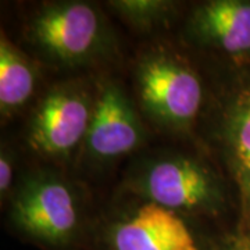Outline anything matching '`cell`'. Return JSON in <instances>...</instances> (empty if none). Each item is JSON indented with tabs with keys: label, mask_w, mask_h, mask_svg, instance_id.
<instances>
[{
	"label": "cell",
	"mask_w": 250,
	"mask_h": 250,
	"mask_svg": "<svg viewBox=\"0 0 250 250\" xmlns=\"http://www.w3.org/2000/svg\"><path fill=\"white\" fill-rule=\"evenodd\" d=\"M202 31L228 53L250 50V4L218 0L207 3L199 14Z\"/></svg>",
	"instance_id": "8"
},
{
	"label": "cell",
	"mask_w": 250,
	"mask_h": 250,
	"mask_svg": "<svg viewBox=\"0 0 250 250\" xmlns=\"http://www.w3.org/2000/svg\"><path fill=\"white\" fill-rule=\"evenodd\" d=\"M225 150L250 215V89L242 92L225 118Z\"/></svg>",
	"instance_id": "9"
},
{
	"label": "cell",
	"mask_w": 250,
	"mask_h": 250,
	"mask_svg": "<svg viewBox=\"0 0 250 250\" xmlns=\"http://www.w3.org/2000/svg\"><path fill=\"white\" fill-rule=\"evenodd\" d=\"M146 192L164 208H195L213 195V182L199 164L188 160L161 161L146 177Z\"/></svg>",
	"instance_id": "7"
},
{
	"label": "cell",
	"mask_w": 250,
	"mask_h": 250,
	"mask_svg": "<svg viewBox=\"0 0 250 250\" xmlns=\"http://www.w3.org/2000/svg\"><path fill=\"white\" fill-rule=\"evenodd\" d=\"M34 31L36 39L49 52L65 60H74L85 56L95 45L99 18L88 4H59L39 14Z\"/></svg>",
	"instance_id": "4"
},
{
	"label": "cell",
	"mask_w": 250,
	"mask_h": 250,
	"mask_svg": "<svg viewBox=\"0 0 250 250\" xmlns=\"http://www.w3.org/2000/svg\"><path fill=\"white\" fill-rule=\"evenodd\" d=\"M141 92L143 102L153 113L172 123L193 118L202 103V86L196 75L166 59L143 65Z\"/></svg>",
	"instance_id": "2"
},
{
	"label": "cell",
	"mask_w": 250,
	"mask_h": 250,
	"mask_svg": "<svg viewBox=\"0 0 250 250\" xmlns=\"http://www.w3.org/2000/svg\"><path fill=\"white\" fill-rule=\"evenodd\" d=\"M86 139L90 152L103 159L131 152L141 141L134 111L116 86H107L100 93Z\"/></svg>",
	"instance_id": "6"
},
{
	"label": "cell",
	"mask_w": 250,
	"mask_h": 250,
	"mask_svg": "<svg viewBox=\"0 0 250 250\" xmlns=\"http://www.w3.org/2000/svg\"><path fill=\"white\" fill-rule=\"evenodd\" d=\"M114 250H199L187 225L156 203L141 207L113 232Z\"/></svg>",
	"instance_id": "5"
},
{
	"label": "cell",
	"mask_w": 250,
	"mask_h": 250,
	"mask_svg": "<svg viewBox=\"0 0 250 250\" xmlns=\"http://www.w3.org/2000/svg\"><path fill=\"white\" fill-rule=\"evenodd\" d=\"M11 166L7 159H4V156H1L0 159V189L1 192L7 190L11 185Z\"/></svg>",
	"instance_id": "11"
},
{
	"label": "cell",
	"mask_w": 250,
	"mask_h": 250,
	"mask_svg": "<svg viewBox=\"0 0 250 250\" xmlns=\"http://www.w3.org/2000/svg\"><path fill=\"white\" fill-rule=\"evenodd\" d=\"M34 90V74L25 59L1 39L0 45V104L3 110L20 107Z\"/></svg>",
	"instance_id": "10"
},
{
	"label": "cell",
	"mask_w": 250,
	"mask_h": 250,
	"mask_svg": "<svg viewBox=\"0 0 250 250\" xmlns=\"http://www.w3.org/2000/svg\"><path fill=\"white\" fill-rule=\"evenodd\" d=\"M14 220L28 235L49 245L70 241L78 225L71 192L54 179L32 182L14 203Z\"/></svg>",
	"instance_id": "1"
},
{
	"label": "cell",
	"mask_w": 250,
	"mask_h": 250,
	"mask_svg": "<svg viewBox=\"0 0 250 250\" xmlns=\"http://www.w3.org/2000/svg\"><path fill=\"white\" fill-rule=\"evenodd\" d=\"M92 114L83 96L72 90H57L43 100L36 113L31 142L41 152L62 154L88 135Z\"/></svg>",
	"instance_id": "3"
}]
</instances>
